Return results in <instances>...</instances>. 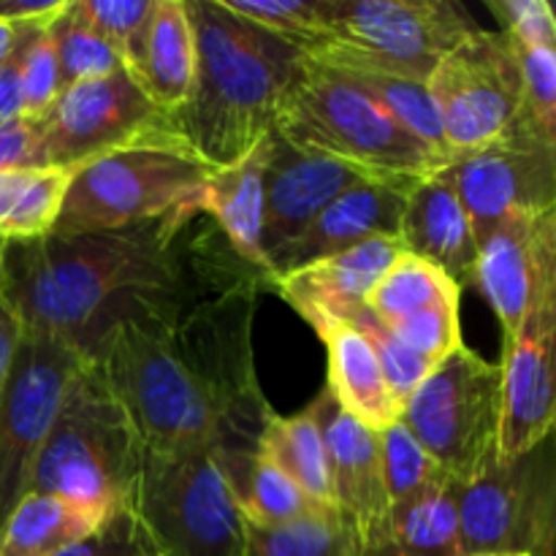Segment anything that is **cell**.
I'll use <instances>...</instances> for the list:
<instances>
[{"label": "cell", "instance_id": "obj_6", "mask_svg": "<svg viewBox=\"0 0 556 556\" xmlns=\"http://www.w3.org/2000/svg\"><path fill=\"white\" fill-rule=\"evenodd\" d=\"M212 168L179 141H150L96 157L74 172L49 233L112 231L193 206Z\"/></svg>", "mask_w": 556, "mask_h": 556}, {"label": "cell", "instance_id": "obj_23", "mask_svg": "<svg viewBox=\"0 0 556 556\" xmlns=\"http://www.w3.org/2000/svg\"><path fill=\"white\" fill-rule=\"evenodd\" d=\"M307 324L326 345V356H329L326 391L331 400L372 432H383L386 427L400 421L402 407L386 383L383 369L367 337L345 318L320 315V318H309Z\"/></svg>", "mask_w": 556, "mask_h": 556}, {"label": "cell", "instance_id": "obj_19", "mask_svg": "<svg viewBox=\"0 0 556 556\" xmlns=\"http://www.w3.org/2000/svg\"><path fill=\"white\" fill-rule=\"evenodd\" d=\"M396 239L405 253L438 266L459 288L472 282L478 242L456 193L451 163L413 185Z\"/></svg>", "mask_w": 556, "mask_h": 556}, {"label": "cell", "instance_id": "obj_35", "mask_svg": "<svg viewBox=\"0 0 556 556\" xmlns=\"http://www.w3.org/2000/svg\"><path fill=\"white\" fill-rule=\"evenodd\" d=\"M345 320H351V324L367 337L375 356H378L380 369H383V378L386 383H389L391 394L400 402V407L405 405V402L410 400L413 391L418 389V383H421L438 364L427 362L424 356L413 353L410 348L402 345V342L396 340L372 313H369L367 304H364V307H356L353 313H348Z\"/></svg>", "mask_w": 556, "mask_h": 556}, {"label": "cell", "instance_id": "obj_20", "mask_svg": "<svg viewBox=\"0 0 556 556\" xmlns=\"http://www.w3.org/2000/svg\"><path fill=\"white\" fill-rule=\"evenodd\" d=\"M400 253V239H369V242L280 277L275 291L304 320L320 318V315L345 318L348 313L367 304L372 288L378 286V280Z\"/></svg>", "mask_w": 556, "mask_h": 556}, {"label": "cell", "instance_id": "obj_33", "mask_svg": "<svg viewBox=\"0 0 556 556\" xmlns=\"http://www.w3.org/2000/svg\"><path fill=\"white\" fill-rule=\"evenodd\" d=\"M510 43H514L521 79L519 125L543 139L556 141V49Z\"/></svg>", "mask_w": 556, "mask_h": 556}, {"label": "cell", "instance_id": "obj_17", "mask_svg": "<svg viewBox=\"0 0 556 556\" xmlns=\"http://www.w3.org/2000/svg\"><path fill=\"white\" fill-rule=\"evenodd\" d=\"M413 185L362 182L337 195L302 233L266 255L275 286L280 277L291 275V271L304 269L315 261L329 258V255L356 248L369 239L400 237V220Z\"/></svg>", "mask_w": 556, "mask_h": 556}, {"label": "cell", "instance_id": "obj_14", "mask_svg": "<svg viewBox=\"0 0 556 556\" xmlns=\"http://www.w3.org/2000/svg\"><path fill=\"white\" fill-rule=\"evenodd\" d=\"M478 288L503 324V340L543 299L556 296V210L505 220L478 244Z\"/></svg>", "mask_w": 556, "mask_h": 556}, {"label": "cell", "instance_id": "obj_32", "mask_svg": "<svg viewBox=\"0 0 556 556\" xmlns=\"http://www.w3.org/2000/svg\"><path fill=\"white\" fill-rule=\"evenodd\" d=\"M378 438L383 483L391 505L407 503V500L418 497V494L429 492V489L440 486L451 478L402 421L386 427L383 432H378Z\"/></svg>", "mask_w": 556, "mask_h": 556}, {"label": "cell", "instance_id": "obj_37", "mask_svg": "<svg viewBox=\"0 0 556 556\" xmlns=\"http://www.w3.org/2000/svg\"><path fill=\"white\" fill-rule=\"evenodd\" d=\"M74 172L76 168H38V172H33L14 212V220H11L9 231L0 242L47 237L58 223Z\"/></svg>", "mask_w": 556, "mask_h": 556}, {"label": "cell", "instance_id": "obj_16", "mask_svg": "<svg viewBox=\"0 0 556 556\" xmlns=\"http://www.w3.org/2000/svg\"><path fill=\"white\" fill-rule=\"evenodd\" d=\"M362 182H380L362 168L342 163L326 152L293 144L271 130L269 163L264 174V255L275 253L302 233L337 195Z\"/></svg>", "mask_w": 556, "mask_h": 556}, {"label": "cell", "instance_id": "obj_3", "mask_svg": "<svg viewBox=\"0 0 556 556\" xmlns=\"http://www.w3.org/2000/svg\"><path fill=\"white\" fill-rule=\"evenodd\" d=\"M144 443L92 358L65 386L58 418L38 454L30 492L112 510L134 500Z\"/></svg>", "mask_w": 556, "mask_h": 556}, {"label": "cell", "instance_id": "obj_25", "mask_svg": "<svg viewBox=\"0 0 556 556\" xmlns=\"http://www.w3.org/2000/svg\"><path fill=\"white\" fill-rule=\"evenodd\" d=\"M109 510L27 492L0 530V556H54L98 530Z\"/></svg>", "mask_w": 556, "mask_h": 556}, {"label": "cell", "instance_id": "obj_43", "mask_svg": "<svg viewBox=\"0 0 556 556\" xmlns=\"http://www.w3.org/2000/svg\"><path fill=\"white\" fill-rule=\"evenodd\" d=\"M20 43H22V33L20 38H16L14 52L0 63V123L25 117V109H22V85H20Z\"/></svg>", "mask_w": 556, "mask_h": 556}, {"label": "cell", "instance_id": "obj_29", "mask_svg": "<svg viewBox=\"0 0 556 556\" xmlns=\"http://www.w3.org/2000/svg\"><path fill=\"white\" fill-rule=\"evenodd\" d=\"M242 516L253 527H280L302 519L320 503L309 500L291 478L255 451L248 462L226 470Z\"/></svg>", "mask_w": 556, "mask_h": 556}, {"label": "cell", "instance_id": "obj_2", "mask_svg": "<svg viewBox=\"0 0 556 556\" xmlns=\"http://www.w3.org/2000/svg\"><path fill=\"white\" fill-rule=\"evenodd\" d=\"M188 14L195 81L168 123L201 163L226 168L271 134L304 58L296 43L231 14L220 0H188Z\"/></svg>", "mask_w": 556, "mask_h": 556}, {"label": "cell", "instance_id": "obj_46", "mask_svg": "<svg viewBox=\"0 0 556 556\" xmlns=\"http://www.w3.org/2000/svg\"><path fill=\"white\" fill-rule=\"evenodd\" d=\"M16 38H20V27L9 25V22L0 20V63L14 52L16 47Z\"/></svg>", "mask_w": 556, "mask_h": 556}, {"label": "cell", "instance_id": "obj_5", "mask_svg": "<svg viewBox=\"0 0 556 556\" xmlns=\"http://www.w3.org/2000/svg\"><path fill=\"white\" fill-rule=\"evenodd\" d=\"M478 30L451 0H326L324 33L299 52L326 68L427 85L440 60Z\"/></svg>", "mask_w": 556, "mask_h": 556}, {"label": "cell", "instance_id": "obj_42", "mask_svg": "<svg viewBox=\"0 0 556 556\" xmlns=\"http://www.w3.org/2000/svg\"><path fill=\"white\" fill-rule=\"evenodd\" d=\"M68 0H0V20L9 25H49Z\"/></svg>", "mask_w": 556, "mask_h": 556}, {"label": "cell", "instance_id": "obj_11", "mask_svg": "<svg viewBox=\"0 0 556 556\" xmlns=\"http://www.w3.org/2000/svg\"><path fill=\"white\" fill-rule=\"evenodd\" d=\"M38 123L47 168H79L125 147L179 141L168 114L125 68L63 90Z\"/></svg>", "mask_w": 556, "mask_h": 556}, {"label": "cell", "instance_id": "obj_7", "mask_svg": "<svg viewBox=\"0 0 556 556\" xmlns=\"http://www.w3.org/2000/svg\"><path fill=\"white\" fill-rule=\"evenodd\" d=\"M130 505L163 556L248 554V521L217 448L144 451Z\"/></svg>", "mask_w": 556, "mask_h": 556}, {"label": "cell", "instance_id": "obj_40", "mask_svg": "<svg viewBox=\"0 0 556 556\" xmlns=\"http://www.w3.org/2000/svg\"><path fill=\"white\" fill-rule=\"evenodd\" d=\"M500 33L525 47L556 49V16L546 0H489Z\"/></svg>", "mask_w": 556, "mask_h": 556}, {"label": "cell", "instance_id": "obj_47", "mask_svg": "<svg viewBox=\"0 0 556 556\" xmlns=\"http://www.w3.org/2000/svg\"><path fill=\"white\" fill-rule=\"evenodd\" d=\"M481 556H525V554H481Z\"/></svg>", "mask_w": 556, "mask_h": 556}, {"label": "cell", "instance_id": "obj_38", "mask_svg": "<svg viewBox=\"0 0 556 556\" xmlns=\"http://www.w3.org/2000/svg\"><path fill=\"white\" fill-rule=\"evenodd\" d=\"M54 556H163L134 505H117L92 535Z\"/></svg>", "mask_w": 556, "mask_h": 556}, {"label": "cell", "instance_id": "obj_18", "mask_svg": "<svg viewBox=\"0 0 556 556\" xmlns=\"http://www.w3.org/2000/svg\"><path fill=\"white\" fill-rule=\"evenodd\" d=\"M318 418L329 465L331 500L358 525L364 546L383 530L389 519V494L383 483L380 438L362 421L342 410L329 391H320L309 405Z\"/></svg>", "mask_w": 556, "mask_h": 556}, {"label": "cell", "instance_id": "obj_26", "mask_svg": "<svg viewBox=\"0 0 556 556\" xmlns=\"http://www.w3.org/2000/svg\"><path fill=\"white\" fill-rule=\"evenodd\" d=\"M255 451L269 459L277 470L286 472L309 500L320 505H334L324 438H320L313 407H304L296 416L271 413Z\"/></svg>", "mask_w": 556, "mask_h": 556}, {"label": "cell", "instance_id": "obj_27", "mask_svg": "<svg viewBox=\"0 0 556 556\" xmlns=\"http://www.w3.org/2000/svg\"><path fill=\"white\" fill-rule=\"evenodd\" d=\"M244 556H364V538L340 505H318L291 525H248Z\"/></svg>", "mask_w": 556, "mask_h": 556}, {"label": "cell", "instance_id": "obj_4", "mask_svg": "<svg viewBox=\"0 0 556 556\" xmlns=\"http://www.w3.org/2000/svg\"><path fill=\"white\" fill-rule=\"evenodd\" d=\"M271 130L293 144L351 163L380 182L413 185L448 166L378 103L307 58L282 96Z\"/></svg>", "mask_w": 556, "mask_h": 556}, {"label": "cell", "instance_id": "obj_45", "mask_svg": "<svg viewBox=\"0 0 556 556\" xmlns=\"http://www.w3.org/2000/svg\"><path fill=\"white\" fill-rule=\"evenodd\" d=\"M30 174L33 172H0V239L5 237L11 220H14V212L30 182Z\"/></svg>", "mask_w": 556, "mask_h": 556}, {"label": "cell", "instance_id": "obj_30", "mask_svg": "<svg viewBox=\"0 0 556 556\" xmlns=\"http://www.w3.org/2000/svg\"><path fill=\"white\" fill-rule=\"evenodd\" d=\"M326 68V65H324ZM334 71L337 79L345 81L348 87L367 96L369 101L378 103L389 117H394L407 134L416 136L421 144L438 152L448 163H454L448 147H445L443 130H440L438 109H434L432 96H429L427 85L407 79H394V76L380 74H364V71H345V68H329Z\"/></svg>", "mask_w": 556, "mask_h": 556}, {"label": "cell", "instance_id": "obj_41", "mask_svg": "<svg viewBox=\"0 0 556 556\" xmlns=\"http://www.w3.org/2000/svg\"><path fill=\"white\" fill-rule=\"evenodd\" d=\"M47 168L41 147V123L30 117L0 123V172Z\"/></svg>", "mask_w": 556, "mask_h": 556}, {"label": "cell", "instance_id": "obj_36", "mask_svg": "<svg viewBox=\"0 0 556 556\" xmlns=\"http://www.w3.org/2000/svg\"><path fill=\"white\" fill-rule=\"evenodd\" d=\"M231 14L304 47L326 25V0H220Z\"/></svg>", "mask_w": 556, "mask_h": 556}, {"label": "cell", "instance_id": "obj_21", "mask_svg": "<svg viewBox=\"0 0 556 556\" xmlns=\"http://www.w3.org/2000/svg\"><path fill=\"white\" fill-rule=\"evenodd\" d=\"M161 112L172 114L193 92L195 30L188 0H155L139 43L123 65Z\"/></svg>", "mask_w": 556, "mask_h": 556}, {"label": "cell", "instance_id": "obj_15", "mask_svg": "<svg viewBox=\"0 0 556 556\" xmlns=\"http://www.w3.org/2000/svg\"><path fill=\"white\" fill-rule=\"evenodd\" d=\"M556 296L527 313L519 331L503 348V416L497 459L508 462L552 438L556 416L554 386Z\"/></svg>", "mask_w": 556, "mask_h": 556}, {"label": "cell", "instance_id": "obj_9", "mask_svg": "<svg viewBox=\"0 0 556 556\" xmlns=\"http://www.w3.org/2000/svg\"><path fill=\"white\" fill-rule=\"evenodd\" d=\"M552 438L516 459H492L456 481V516L465 556L554 554Z\"/></svg>", "mask_w": 556, "mask_h": 556}, {"label": "cell", "instance_id": "obj_39", "mask_svg": "<svg viewBox=\"0 0 556 556\" xmlns=\"http://www.w3.org/2000/svg\"><path fill=\"white\" fill-rule=\"evenodd\" d=\"M155 0H76L81 16L117 49L125 60L139 43Z\"/></svg>", "mask_w": 556, "mask_h": 556}, {"label": "cell", "instance_id": "obj_24", "mask_svg": "<svg viewBox=\"0 0 556 556\" xmlns=\"http://www.w3.org/2000/svg\"><path fill=\"white\" fill-rule=\"evenodd\" d=\"M364 556H465L454 478L391 505L383 530L364 546Z\"/></svg>", "mask_w": 556, "mask_h": 556}, {"label": "cell", "instance_id": "obj_12", "mask_svg": "<svg viewBox=\"0 0 556 556\" xmlns=\"http://www.w3.org/2000/svg\"><path fill=\"white\" fill-rule=\"evenodd\" d=\"M81 358V353L54 337L22 331L0 389V530L16 503L30 492L38 454Z\"/></svg>", "mask_w": 556, "mask_h": 556}, {"label": "cell", "instance_id": "obj_28", "mask_svg": "<svg viewBox=\"0 0 556 556\" xmlns=\"http://www.w3.org/2000/svg\"><path fill=\"white\" fill-rule=\"evenodd\" d=\"M462 288L445 271L402 250L367 296V309L383 326L440 307H459Z\"/></svg>", "mask_w": 556, "mask_h": 556}, {"label": "cell", "instance_id": "obj_8", "mask_svg": "<svg viewBox=\"0 0 556 556\" xmlns=\"http://www.w3.org/2000/svg\"><path fill=\"white\" fill-rule=\"evenodd\" d=\"M503 369L459 345L418 383L400 421L454 481H470L497 456Z\"/></svg>", "mask_w": 556, "mask_h": 556}, {"label": "cell", "instance_id": "obj_1", "mask_svg": "<svg viewBox=\"0 0 556 556\" xmlns=\"http://www.w3.org/2000/svg\"><path fill=\"white\" fill-rule=\"evenodd\" d=\"M223 242L195 206L74 237L0 242V282L22 331L90 356L119 320L166 324L220 277Z\"/></svg>", "mask_w": 556, "mask_h": 556}, {"label": "cell", "instance_id": "obj_44", "mask_svg": "<svg viewBox=\"0 0 556 556\" xmlns=\"http://www.w3.org/2000/svg\"><path fill=\"white\" fill-rule=\"evenodd\" d=\"M22 340V324L16 318L14 307L9 304L3 293V282H0V389L5 383V375H9L11 362H14L16 345Z\"/></svg>", "mask_w": 556, "mask_h": 556}, {"label": "cell", "instance_id": "obj_34", "mask_svg": "<svg viewBox=\"0 0 556 556\" xmlns=\"http://www.w3.org/2000/svg\"><path fill=\"white\" fill-rule=\"evenodd\" d=\"M52 25V22H49ZM49 25H20V85L25 117L41 119L58 101L60 68Z\"/></svg>", "mask_w": 556, "mask_h": 556}, {"label": "cell", "instance_id": "obj_31", "mask_svg": "<svg viewBox=\"0 0 556 556\" xmlns=\"http://www.w3.org/2000/svg\"><path fill=\"white\" fill-rule=\"evenodd\" d=\"M58 54L60 90L81 85V81L103 79L123 68L117 49L81 16L76 0H68L65 9L49 25Z\"/></svg>", "mask_w": 556, "mask_h": 556}, {"label": "cell", "instance_id": "obj_22", "mask_svg": "<svg viewBox=\"0 0 556 556\" xmlns=\"http://www.w3.org/2000/svg\"><path fill=\"white\" fill-rule=\"evenodd\" d=\"M271 134L264 136L253 150L237 163L226 168H212L195 195L193 206L204 212L223 237L228 239L239 258L258 269L261 275L271 277L266 264L264 244H261V228H264V174L269 163Z\"/></svg>", "mask_w": 556, "mask_h": 556}, {"label": "cell", "instance_id": "obj_13", "mask_svg": "<svg viewBox=\"0 0 556 556\" xmlns=\"http://www.w3.org/2000/svg\"><path fill=\"white\" fill-rule=\"evenodd\" d=\"M451 172L478 244L505 220L556 210V141L525 125L456 157Z\"/></svg>", "mask_w": 556, "mask_h": 556}, {"label": "cell", "instance_id": "obj_10", "mask_svg": "<svg viewBox=\"0 0 556 556\" xmlns=\"http://www.w3.org/2000/svg\"><path fill=\"white\" fill-rule=\"evenodd\" d=\"M451 157L503 139L521 119V79L514 43L478 30L445 54L427 79Z\"/></svg>", "mask_w": 556, "mask_h": 556}]
</instances>
